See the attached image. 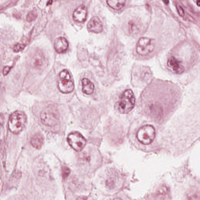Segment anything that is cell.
<instances>
[{
  "mask_svg": "<svg viewBox=\"0 0 200 200\" xmlns=\"http://www.w3.org/2000/svg\"><path fill=\"white\" fill-rule=\"evenodd\" d=\"M135 104V98L133 91L130 89L126 90L116 104L115 108L121 113H127L133 109Z\"/></svg>",
  "mask_w": 200,
  "mask_h": 200,
  "instance_id": "6da1fadb",
  "label": "cell"
},
{
  "mask_svg": "<svg viewBox=\"0 0 200 200\" xmlns=\"http://www.w3.org/2000/svg\"><path fill=\"white\" fill-rule=\"evenodd\" d=\"M27 118L24 113L16 111L10 115L8 121V127L10 131L14 134L21 132L25 127Z\"/></svg>",
  "mask_w": 200,
  "mask_h": 200,
  "instance_id": "7a4b0ae2",
  "label": "cell"
},
{
  "mask_svg": "<svg viewBox=\"0 0 200 200\" xmlns=\"http://www.w3.org/2000/svg\"><path fill=\"white\" fill-rule=\"evenodd\" d=\"M40 117L42 123L49 127H53L60 122L59 112L56 107L53 105H50L43 109Z\"/></svg>",
  "mask_w": 200,
  "mask_h": 200,
  "instance_id": "3957f363",
  "label": "cell"
},
{
  "mask_svg": "<svg viewBox=\"0 0 200 200\" xmlns=\"http://www.w3.org/2000/svg\"><path fill=\"white\" fill-rule=\"evenodd\" d=\"M59 89L63 94H69L74 90V85L68 70L64 69L60 73L58 81Z\"/></svg>",
  "mask_w": 200,
  "mask_h": 200,
  "instance_id": "277c9868",
  "label": "cell"
},
{
  "mask_svg": "<svg viewBox=\"0 0 200 200\" xmlns=\"http://www.w3.org/2000/svg\"><path fill=\"white\" fill-rule=\"evenodd\" d=\"M155 136V131L151 125L143 126L138 131L137 138L138 141L144 145H148L153 142Z\"/></svg>",
  "mask_w": 200,
  "mask_h": 200,
  "instance_id": "5b68a950",
  "label": "cell"
},
{
  "mask_svg": "<svg viewBox=\"0 0 200 200\" xmlns=\"http://www.w3.org/2000/svg\"><path fill=\"white\" fill-rule=\"evenodd\" d=\"M67 142L72 148L77 152L82 151L86 144V140L81 133L73 132L67 137Z\"/></svg>",
  "mask_w": 200,
  "mask_h": 200,
  "instance_id": "8992f818",
  "label": "cell"
},
{
  "mask_svg": "<svg viewBox=\"0 0 200 200\" xmlns=\"http://www.w3.org/2000/svg\"><path fill=\"white\" fill-rule=\"evenodd\" d=\"M154 47V40L147 38H141L137 43L136 52L140 55L145 56L153 52Z\"/></svg>",
  "mask_w": 200,
  "mask_h": 200,
  "instance_id": "52a82bcc",
  "label": "cell"
},
{
  "mask_svg": "<svg viewBox=\"0 0 200 200\" xmlns=\"http://www.w3.org/2000/svg\"><path fill=\"white\" fill-rule=\"evenodd\" d=\"M87 29L89 32L99 33L103 30V25L100 19L94 16L90 20L87 24Z\"/></svg>",
  "mask_w": 200,
  "mask_h": 200,
  "instance_id": "ba28073f",
  "label": "cell"
},
{
  "mask_svg": "<svg viewBox=\"0 0 200 200\" xmlns=\"http://www.w3.org/2000/svg\"><path fill=\"white\" fill-rule=\"evenodd\" d=\"M31 64L34 68L41 69L44 67L46 61L44 56L41 52L37 51L32 57Z\"/></svg>",
  "mask_w": 200,
  "mask_h": 200,
  "instance_id": "9c48e42d",
  "label": "cell"
},
{
  "mask_svg": "<svg viewBox=\"0 0 200 200\" xmlns=\"http://www.w3.org/2000/svg\"><path fill=\"white\" fill-rule=\"evenodd\" d=\"M167 65L175 73L180 74L184 71V67L182 65L181 62L174 56H171L168 58Z\"/></svg>",
  "mask_w": 200,
  "mask_h": 200,
  "instance_id": "30bf717a",
  "label": "cell"
},
{
  "mask_svg": "<svg viewBox=\"0 0 200 200\" xmlns=\"http://www.w3.org/2000/svg\"><path fill=\"white\" fill-rule=\"evenodd\" d=\"M87 11L86 7L84 5H81L78 7L73 12V19L75 21L82 22L86 19Z\"/></svg>",
  "mask_w": 200,
  "mask_h": 200,
  "instance_id": "8fae6325",
  "label": "cell"
},
{
  "mask_svg": "<svg viewBox=\"0 0 200 200\" xmlns=\"http://www.w3.org/2000/svg\"><path fill=\"white\" fill-rule=\"evenodd\" d=\"M69 47V43L64 37H59L54 42V48L59 53H63L67 50Z\"/></svg>",
  "mask_w": 200,
  "mask_h": 200,
  "instance_id": "7c38bea8",
  "label": "cell"
},
{
  "mask_svg": "<svg viewBox=\"0 0 200 200\" xmlns=\"http://www.w3.org/2000/svg\"><path fill=\"white\" fill-rule=\"evenodd\" d=\"M82 91L84 94L91 95L94 92L95 87L94 84L87 78H83L82 80Z\"/></svg>",
  "mask_w": 200,
  "mask_h": 200,
  "instance_id": "4fadbf2b",
  "label": "cell"
},
{
  "mask_svg": "<svg viewBox=\"0 0 200 200\" xmlns=\"http://www.w3.org/2000/svg\"><path fill=\"white\" fill-rule=\"evenodd\" d=\"M44 138L41 134L38 133L33 137L31 140V145L37 149H40L43 145Z\"/></svg>",
  "mask_w": 200,
  "mask_h": 200,
  "instance_id": "5bb4252c",
  "label": "cell"
},
{
  "mask_svg": "<svg viewBox=\"0 0 200 200\" xmlns=\"http://www.w3.org/2000/svg\"><path fill=\"white\" fill-rule=\"evenodd\" d=\"M126 1V0H106L108 5L115 10L122 8L125 4Z\"/></svg>",
  "mask_w": 200,
  "mask_h": 200,
  "instance_id": "9a60e30c",
  "label": "cell"
},
{
  "mask_svg": "<svg viewBox=\"0 0 200 200\" xmlns=\"http://www.w3.org/2000/svg\"><path fill=\"white\" fill-rule=\"evenodd\" d=\"M141 27L138 22L132 20L129 23V32L131 34H136L140 31Z\"/></svg>",
  "mask_w": 200,
  "mask_h": 200,
  "instance_id": "2e32d148",
  "label": "cell"
},
{
  "mask_svg": "<svg viewBox=\"0 0 200 200\" xmlns=\"http://www.w3.org/2000/svg\"><path fill=\"white\" fill-rule=\"evenodd\" d=\"M116 183L117 179L115 178V177L111 176L108 177L107 180H106V184L109 189H113L116 186Z\"/></svg>",
  "mask_w": 200,
  "mask_h": 200,
  "instance_id": "e0dca14e",
  "label": "cell"
},
{
  "mask_svg": "<svg viewBox=\"0 0 200 200\" xmlns=\"http://www.w3.org/2000/svg\"><path fill=\"white\" fill-rule=\"evenodd\" d=\"M37 17V12L34 11H31L28 13L27 16L26 20L28 22L33 21L36 19Z\"/></svg>",
  "mask_w": 200,
  "mask_h": 200,
  "instance_id": "ac0fdd59",
  "label": "cell"
},
{
  "mask_svg": "<svg viewBox=\"0 0 200 200\" xmlns=\"http://www.w3.org/2000/svg\"><path fill=\"white\" fill-rule=\"evenodd\" d=\"M70 173V169L67 167H64L62 169V176L64 179H67Z\"/></svg>",
  "mask_w": 200,
  "mask_h": 200,
  "instance_id": "d6986e66",
  "label": "cell"
},
{
  "mask_svg": "<svg viewBox=\"0 0 200 200\" xmlns=\"http://www.w3.org/2000/svg\"><path fill=\"white\" fill-rule=\"evenodd\" d=\"M168 191L167 187L165 186H162L159 188L158 192L159 195H164L167 193Z\"/></svg>",
  "mask_w": 200,
  "mask_h": 200,
  "instance_id": "ffe728a7",
  "label": "cell"
},
{
  "mask_svg": "<svg viewBox=\"0 0 200 200\" xmlns=\"http://www.w3.org/2000/svg\"><path fill=\"white\" fill-rule=\"evenodd\" d=\"M25 46L24 44L19 43V44H16L14 46L13 49H14V51H22V49H23Z\"/></svg>",
  "mask_w": 200,
  "mask_h": 200,
  "instance_id": "44dd1931",
  "label": "cell"
},
{
  "mask_svg": "<svg viewBox=\"0 0 200 200\" xmlns=\"http://www.w3.org/2000/svg\"><path fill=\"white\" fill-rule=\"evenodd\" d=\"M176 8L179 15L182 16V17L184 16V12L182 7L180 5H177Z\"/></svg>",
  "mask_w": 200,
  "mask_h": 200,
  "instance_id": "7402d4cb",
  "label": "cell"
},
{
  "mask_svg": "<svg viewBox=\"0 0 200 200\" xmlns=\"http://www.w3.org/2000/svg\"><path fill=\"white\" fill-rule=\"evenodd\" d=\"M10 70V67H6L4 68L3 71V73L4 75H6L9 73Z\"/></svg>",
  "mask_w": 200,
  "mask_h": 200,
  "instance_id": "603a6c76",
  "label": "cell"
},
{
  "mask_svg": "<svg viewBox=\"0 0 200 200\" xmlns=\"http://www.w3.org/2000/svg\"><path fill=\"white\" fill-rule=\"evenodd\" d=\"M163 2L166 5H168L169 4V0H163Z\"/></svg>",
  "mask_w": 200,
  "mask_h": 200,
  "instance_id": "cb8c5ba5",
  "label": "cell"
},
{
  "mask_svg": "<svg viewBox=\"0 0 200 200\" xmlns=\"http://www.w3.org/2000/svg\"><path fill=\"white\" fill-rule=\"evenodd\" d=\"M52 0H49V1H48V2L47 3V6H49V5H51V4L52 2Z\"/></svg>",
  "mask_w": 200,
  "mask_h": 200,
  "instance_id": "d4e9b609",
  "label": "cell"
},
{
  "mask_svg": "<svg viewBox=\"0 0 200 200\" xmlns=\"http://www.w3.org/2000/svg\"><path fill=\"white\" fill-rule=\"evenodd\" d=\"M197 4L198 7H200V0H198L197 1Z\"/></svg>",
  "mask_w": 200,
  "mask_h": 200,
  "instance_id": "484cf974",
  "label": "cell"
}]
</instances>
